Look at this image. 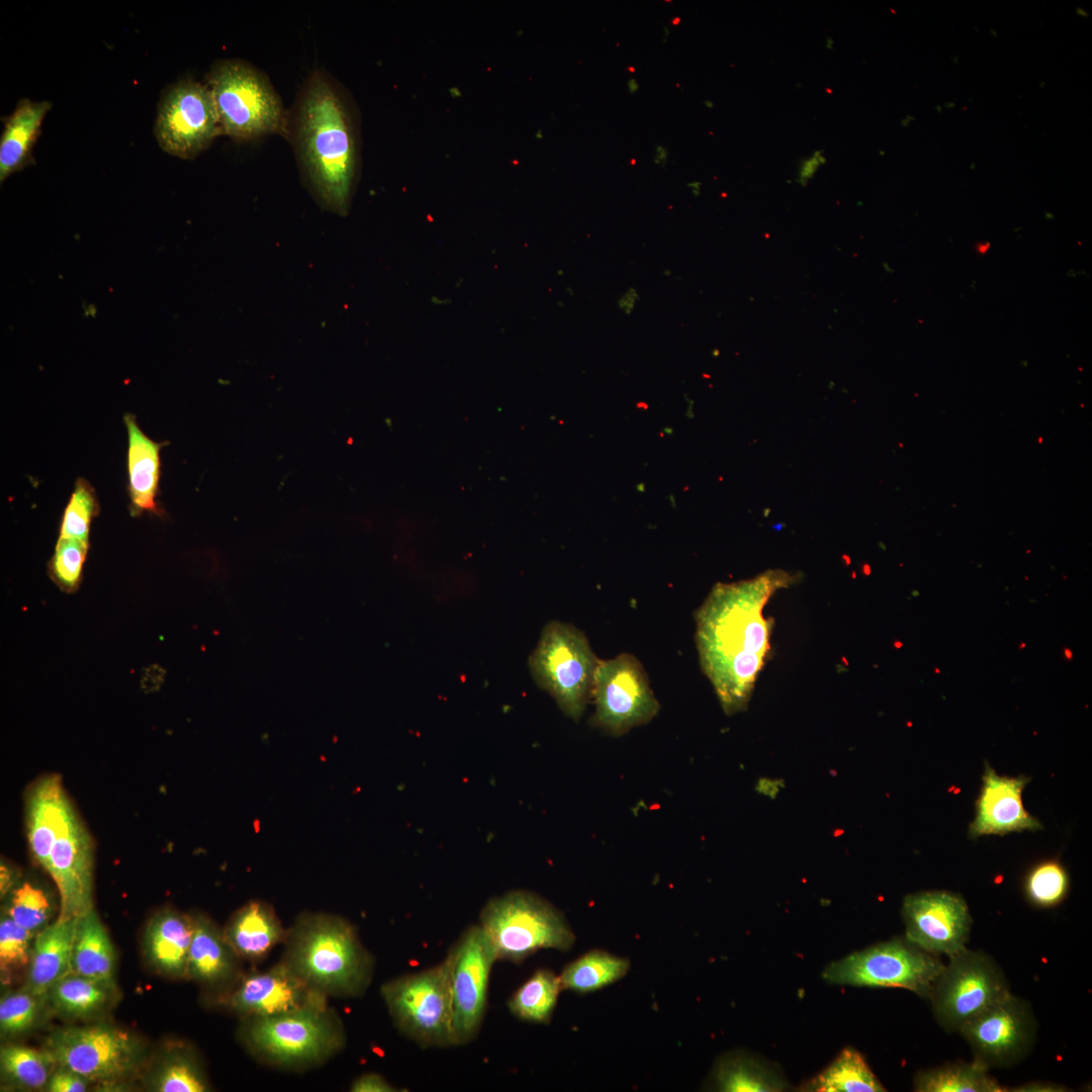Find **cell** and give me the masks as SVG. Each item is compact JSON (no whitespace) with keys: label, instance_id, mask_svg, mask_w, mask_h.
I'll use <instances>...</instances> for the list:
<instances>
[{"label":"cell","instance_id":"cell-1","mask_svg":"<svg viewBox=\"0 0 1092 1092\" xmlns=\"http://www.w3.org/2000/svg\"><path fill=\"white\" fill-rule=\"evenodd\" d=\"M795 580L785 570L768 569L749 579L719 582L696 611L700 664L727 715L745 710L768 654L767 601Z\"/></svg>","mask_w":1092,"mask_h":1092},{"label":"cell","instance_id":"cell-2","mask_svg":"<svg viewBox=\"0 0 1092 1092\" xmlns=\"http://www.w3.org/2000/svg\"><path fill=\"white\" fill-rule=\"evenodd\" d=\"M286 138L315 201L345 215L355 183L356 138L344 96L323 70L311 72L301 86L288 111Z\"/></svg>","mask_w":1092,"mask_h":1092},{"label":"cell","instance_id":"cell-3","mask_svg":"<svg viewBox=\"0 0 1092 1092\" xmlns=\"http://www.w3.org/2000/svg\"><path fill=\"white\" fill-rule=\"evenodd\" d=\"M280 961L328 997L358 998L374 974L373 954L347 919L325 912H303L288 928Z\"/></svg>","mask_w":1092,"mask_h":1092},{"label":"cell","instance_id":"cell-4","mask_svg":"<svg viewBox=\"0 0 1092 1092\" xmlns=\"http://www.w3.org/2000/svg\"><path fill=\"white\" fill-rule=\"evenodd\" d=\"M238 1039L263 1065L288 1071L318 1067L346 1045L340 1015L327 1004L240 1020Z\"/></svg>","mask_w":1092,"mask_h":1092},{"label":"cell","instance_id":"cell-5","mask_svg":"<svg viewBox=\"0 0 1092 1092\" xmlns=\"http://www.w3.org/2000/svg\"><path fill=\"white\" fill-rule=\"evenodd\" d=\"M496 961L519 964L545 948L568 951L575 942L563 913L539 895L515 890L490 899L478 923Z\"/></svg>","mask_w":1092,"mask_h":1092},{"label":"cell","instance_id":"cell-6","mask_svg":"<svg viewBox=\"0 0 1092 1092\" xmlns=\"http://www.w3.org/2000/svg\"><path fill=\"white\" fill-rule=\"evenodd\" d=\"M205 80L223 134L239 142L271 133L286 136L288 111L262 71L244 60L226 59L216 62Z\"/></svg>","mask_w":1092,"mask_h":1092},{"label":"cell","instance_id":"cell-7","mask_svg":"<svg viewBox=\"0 0 1092 1092\" xmlns=\"http://www.w3.org/2000/svg\"><path fill=\"white\" fill-rule=\"evenodd\" d=\"M380 995L395 1028L421 1048L456 1046L450 966H436L382 984Z\"/></svg>","mask_w":1092,"mask_h":1092},{"label":"cell","instance_id":"cell-8","mask_svg":"<svg viewBox=\"0 0 1092 1092\" xmlns=\"http://www.w3.org/2000/svg\"><path fill=\"white\" fill-rule=\"evenodd\" d=\"M598 662L581 630L551 621L544 626L528 666L536 685L555 700L564 715L578 721L590 699Z\"/></svg>","mask_w":1092,"mask_h":1092},{"label":"cell","instance_id":"cell-9","mask_svg":"<svg viewBox=\"0 0 1092 1092\" xmlns=\"http://www.w3.org/2000/svg\"><path fill=\"white\" fill-rule=\"evenodd\" d=\"M943 967L937 956L896 937L832 962L822 978L834 985L902 988L929 999Z\"/></svg>","mask_w":1092,"mask_h":1092},{"label":"cell","instance_id":"cell-10","mask_svg":"<svg viewBox=\"0 0 1092 1092\" xmlns=\"http://www.w3.org/2000/svg\"><path fill=\"white\" fill-rule=\"evenodd\" d=\"M929 996L933 1016L946 1032H959L972 1018L1009 995L1008 980L983 950L965 947L948 957Z\"/></svg>","mask_w":1092,"mask_h":1092},{"label":"cell","instance_id":"cell-11","mask_svg":"<svg viewBox=\"0 0 1092 1092\" xmlns=\"http://www.w3.org/2000/svg\"><path fill=\"white\" fill-rule=\"evenodd\" d=\"M44 1050L57 1066L107 1084L133 1074L144 1058L140 1038L108 1024L59 1028L46 1038Z\"/></svg>","mask_w":1092,"mask_h":1092},{"label":"cell","instance_id":"cell-12","mask_svg":"<svg viewBox=\"0 0 1092 1092\" xmlns=\"http://www.w3.org/2000/svg\"><path fill=\"white\" fill-rule=\"evenodd\" d=\"M590 698L589 723L612 736L649 723L660 709L643 665L630 653L599 659Z\"/></svg>","mask_w":1092,"mask_h":1092},{"label":"cell","instance_id":"cell-13","mask_svg":"<svg viewBox=\"0 0 1092 1092\" xmlns=\"http://www.w3.org/2000/svg\"><path fill=\"white\" fill-rule=\"evenodd\" d=\"M1038 1024L1031 1005L1010 993L969 1020L960 1033L973 1053V1061L991 1069H1007L1032 1051Z\"/></svg>","mask_w":1092,"mask_h":1092},{"label":"cell","instance_id":"cell-14","mask_svg":"<svg viewBox=\"0 0 1092 1092\" xmlns=\"http://www.w3.org/2000/svg\"><path fill=\"white\" fill-rule=\"evenodd\" d=\"M154 132L161 149L194 159L221 134L212 95L205 84L179 80L162 94Z\"/></svg>","mask_w":1092,"mask_h":1092},{"label":"cell","instance_id":"cell-15","mask_svg":"<svg viewBox=\"0 0 1092 1092\" xmlns=\"http://www.w3.org/2000/svg\"><path fill=\"white\" fill-rule=\"evenodd\" d=\"M453 1005L455 1044L473 1040L482 1024L489 977L496 961L479 924L467 927L447 952Z\"/></svg>","mask_w":1092,"mask_h":1092},{"label":"cell","instance_id":"cell-16","mask_svg":"<svg viewBox=\"0 0 1092 1092\" xmlns=\"http://www.w3.org/2000/svg\"><path fill=\"white\" fill-rule=\"evenodd\" d=\"M901 913L904 937L921 949L950 957L967 947L972 917L960 894L944 890L909 894Z\"/></svg>","mask_w":1092,"mask_h":1092},{"label":"cell","instance_id":"cell-17","mask_svg":"<svg viewBox=\"0 0 1092 1092\" xmlns=\"http://www.w3.org/2000/svg\"><path fill=\"white\" fill-rule=\"evenodd\" d=\"M328 999L279 960L266 971L245 972L218 1002L242 1020L327 1004Z\"/></svg>","mask_w":1092,"mask_h":1092},{"label":"cell","instance_id":"cell-18","mask_svg":"<svg viewBox=\"0 0 1092 1092\" xmlns=\"http://www.w3.org/2000/svg\"><path fill=\"white\" fill-rule=\"evenodd\" d=\"M60 894V919L80 917L93 909L92 842L75 810L61 828L46 870Z\"/></svg>","mask_w":1092,"mask_h":1092},{"label":"cell","instance_id":"cell-19","mask_svg":"<svg viewBox=\"0 0 1092 1092\" xmlns=\"http://www.w3.org/2000/svg\"><path fill=\"white\" fill-rule=\"evenodd\" d=\"M1030 782L1026 776H1000L986 761L982 787L976 800V814L969 826V837L1004 835L1013 831L1042 828L1036 817L1026 811L1022 791Z\"/></svg>","mask_w":1092,"mask_h":1092},{"label":"cell","instance_id":"cell-20","mask_svg":"<svg viewBox=\"0 0 1092 1092\" xmlns=\"http://www.w3.org/2000/svg\"><path fill=\"white\" fill-rule=\"evenodd\" d=\"M194 930L189 949L187 979L216 993L226 995L244 975L242 960L226 941L223 931L207 917L194 915Z\"/></svg>","mask_w":1092,"mask_h":1092},{"label":"cell","instance_id":"cell-21","mask_svg":"<svg viewBox=\"0 0 1092 1092\" xmlns=\"http://www.w3.org/2000/svg\"><path fill=\"white\" fill-rule=\"evenodd\" d=\"M124 424L127 431L126 465L130 514L138 517L149 513L162 517L164 511L157 503V495L160 479V450L165 442H156L148 437L131 414L124 416Z\"/></svg>","mask_w":1092,"mask_h":1092},{"label":"cell","instance_id":"cell-22","mask_svg":"<svg viewBox=\"0 0 1092 1092\" xmlns=\"http://www.w3.org/2000/svg\"><path fill=\"white\" fill-rule=\"evenodd\" d=\"M222 931L238 957L251 964L265 960L288 934L273 907L259 900L238 909Z\"/></svg>","mask_w":1092,"mask_h":1092},{"label":"cell","instance_id":"cell-23","mask_svg":"<svg viewBox=\"0 0 1092 1092\" xmlns=\"http://www.w3.org/2000/svg\"><path fill=\"white\" fill-rule=\"evenodd\" d=\"M74 811L56 776L46 777L32 788L27 802L28 845L36 862L47 870L55 840Z\"/></svg>","mask_w":1092,"mask_h":1092},{"label":"cell","instance_id":"cell-24","mask_svg":"<svg viewBox=\"0 0 1092 1092\" xmlns=\"http://www.w3.org/2000/svg\"><path fill=\"white\" fill-rule=\"evenodd\" d=\"M194 930L193 916L165 909L149 922L144 947L150 964L159 973L173 979H187L190 944Z\"/></svg>","mask_w":1092,"mask_h":1092},{"label":"cell","instance_id":"cell-25","mask_svg":"<svg viewBox=\"0 0 1092 1092\" xmlns=\"http://www.w3.org/2000/svg\"><path fill=\"white\" fill-rule=\"evenodd\" d=\"M77 922L78 917L57 918L36 933L25 989L36 995H46L58 980L72 972Z\"/></svg>","mask_w":1092,"mask_h":1092},{"label":"cell","instance_id":"cell-26","mask_svg":"<svg viewBox=\"0 0 1092 1092\" xmlns=\"http://www.w3.org/2000/svg\"><path fill=\"white\" fill-rule=\"evenodd\" d=\"M51 107L50 101L20 99L14 111L5 118L0 138L1 182L33 162L32 148Z\"/></svg>","mask_w":1092,"mask_h":1092},{"label":"cell","instance_id":"cell-27","mask_svg":"<svg viewBox=\"0 0 1092 1092\" xmlns=\"http://www.w3.org/2000/svg\"><path fill=\"white\" fill-rule=\"evenodd\" d=\"M147 1087L156 1092H205L211 1088L198 1054L183 1041L164 1049L148 1075Z\"/></svg>","mask_w":1092,"mask_h":1092},{"label":"cell","instance_id":"cell-28","mask_svg":"<svg viewBox=\"0 0 1092 1092\" xmlns=\"http://www.w3.org/2000/svg\"><path fill=\"white\" fill-rule=\"evenodd\" d=\"M116 954L113 943L94 909L78 917L72 952V972L113 982Z\"/></svg>","mask_w":1092,"mask_h":1092},{"label":"cell","instance_id":"cell-29","mask_svg":"<svg viewBox=\"0 0 1092 1092\" xmlns=\"http://www.w3.org/2000/svg\"><path fill=\"white\" fill-rule=\"evenodd\" d=\"M113 982L99 981L73 972L58 980L46 994L59 1013L84 1018L107 1007L114 998Z\"/></svg>","mask_w":1092,"mask_h":1092},{"label":"cell","instance_id":"cell-30","mask_svg":"<svg viewBox=\"0 0 1092 1092\" xmlns=\"http://www.w3.org/2000/svg\"><path fill=\"white\" fill-rule=\"evenodd\" d=\"M786 1082L767 1064L742 1052L721 1057L712 1072V1087L726 1092L782 1091Z\"/></svg>","mask_w":1092,"mask_h":1092},{"label":"cell","instance_id":"cell-31","mask_svg":"<svg viewBox=\"0 0 1092 1092\" xmlns=\"http://www.w3.org/2000/svg\"><path fill=\"white\" fill-rule=\"evenodd\" d=\"M630 961L607 950L592 949L567 964L559 975L562 990L592 993L624 978Z\"/></svg>","mask_w":1092,"mask_h":1092},{"label":"cell","instance_id":"cell-32","mask_svg":"<svg viewBox=\"0 0 1092 1092\" xmlns=\"http://www.w3.org/2000/svg\"><path fill=\"white\" fill-rule=\"evenodd\" d=\"M989 1071L975 1061L944 1064L917 1072L913 1087L917 1092L1007 1091L989 1074Z\"/></svg>","mask_w":1092,"mask_h":1092},{"label":"cell","instance_id":"cell-33","mask_svg":"<svg viewBox=\"0 0 1092 1092\" xmlns=\"http://www.w3.org/2000/svg\"><path fill=\"white\" fill-rule=\"evenodd\" d=\"M805 1091L883 1092L886 1088L875 1076L863 1057L852 1048L844 1049L820 1074L810 1080Z\"/></svg>","mask_w":1092,"mask_h":1092},{"label":"cell","instance_id":"cell-34","mask_svg":"<svg viewBox=\"0 0 1092 1092\" xmlns=\"http://www.w3.org/2000/svg\"><path fill=\"white\" fill-rule=\"evenodd\" d=\"M561 991L559 976L548 969H539L514 992L508 1001V1008L523 1021L547 1024Z\"/></svg>","mask_w":1092,"mask_h":1092},{"label":"cell","instance_id":"cell-35","mask_svg":"<svg viewBox=\"0 0 1092 1092\" xmlns=\"http://www.w3.org/2000/svg\"><path fill=\"white\" fill-rule=\"evenodd\" d=\"M56 1067L57 1064L44 1049L38 1051L10 1044L2 1046L0 1051L2 1080L18 1088L44 1090Z\"/></svg>","mask_w":1092,"mask_h":1092},{"label":"cell","instance_id":"cell-36","mask_svg":"<svg viewBox=\"0 0 1092 1092\" xmlns=\"http://www.w3.org/2000/svg\"><path fill=\"white\" fill-rule=\"evenodd\" d=\"M1068 890V873L1056 859H1048L1035 864L1024 881L1027 899L1041 908L1060 904L1065 899Z\"/></svg>","mask_w":1092,"mask_h":1092},{"label":"cell","instance_id":"cell-37","mask_svg":"<svg viewBox=\"0 0 1092 1092\" xmlns=\"http://www.w3.org/2000/svg\"><path fill=\"white\" fill-rule=\"evenodd\" d=\"M98 511L99 506L94 488L86 479L78 478L63 513L60 537L88 542L90 525Z\"/></svg>","mask_w":1092,"mask_h":1092},{"label":"cell","instance_id":"cell-38","mask_svg":"<svg viewBox=\"0 0 1092 1092\" xmlns=\"http://www.w3.org/2000/svg\"><path fill=\"white\" fill-rule=\"evenodd\" d=\"M87 550V541L59 537L49 562V574L61 590L73 593L78 588Z\"/></svg>","mask_w":1092,"mask_h":1092},{"label":"cell","instance_id":"cell-39","mask_svg":"<svg viewBox=\"0 0 1092 1092\" xmlns=\"http://www.w3.org/2000/svg\"><path fill=\"white\" fill-rule=\"evenodd\" d=\"M43 997L46 995H36L25 988L2 997L0 1002L1 1034L14 1036L31 1029L39 1019Z\"/></svg>","mask_w":1092,"mask_h":1092},{"label":"cell","instance_id":"cell-40","mask_svg":"<svg viewBox=\"0 0 1092 1092\" xmlns=\"http://www.w3.org/2000/svg\"><path fill=\"white\" fill-rule=\"evenodd\" d=\"M6 914L36 934L50 924L52 905L41 889L24 883L12 892Z\"/></svg>","mask_w":1092,"mask_h":1092},{"label":"cell","instance_id":"cell-41","mask_svg":"<svg viewBox=\"0 0 1092 1092\" xmlns=\"http://www.w3.org/2000/svg\"><path fill=\"white\" fill-rule=\"evenodd\" d=\"M35 933L15 922L7 914L0 921V969L2 974L29 965Z\"/></svg>","mask_w":1092,"mask_h":1092},{"label":"cell","instance_id":"cell-42","mask_svg":"<svg viewBox=\"0 0 1092 1092\" xmlns=\"http://www.w3.org/2000/svg\"><path fill=\"white\" fill-rule=\"evenodd\" d=\"M90 1082L80 1074L63 1066H57L44 1088L49 1092H84Z\"/></svg>","mask_w":1092,"mask_h":1092},{"label":"cell","instance_id":"cell-43","mask_svg":"<svg viewBox=\"0 0 1092 1092\" xmlns=\"http://www.w3.org/2000/svg\"><path fill=\"white\" fill-rule=\"evenodd\" d=\"M352 1092H394L397 1089L377 1073H365L356 1078L351 1086Z\"/></svg>","mask_w":1092,"mask_h":1092},{"label":"cell","instance_id":"cell-44","mask_svg":"<svg viewBox=\"0 0 1092 1092\" xmlns=\"http://www.w3.org/2000/svg\"><path fill=\"white\" fill-rule=\"evenodd\" d=\"M824 162L825 159L820 152H816L812 157L804 160L799 169L798 182L805 185Z\"/></svg>","mask_w":1092,"mask_h":1092},{"label":"cell","instance_id":"cell-45","mask_svg":"<svg viewBox=\"0 0 1092 1092\" xmlns=\"http://www.w3.org/2000/svg\"><path fill=\"white\" fill-rule=\"evenodd\" d=\"M639 299L640 297L637 289L630 287L618 298L617 306L624 314L628 315L633 312Z\"/></svg>","mask_w":1092,"mask_h":1092},{"label":"cell","instance_id":"cell-46","mask_svg":"<svg viewBox=\"0 0 1092 1092\" xmlns=\"http://www.w3.org/2000/svg\"><path fill=\"white\" fill-rule=\"evenodd\" d=\"M1012 1091H1024V1092H1026V1091H1040V1092H1042V1091H1049V1092L1057 1091L1058 1092V1091H1066V1089H1065V1087H1063V1086H1061L1059 1084H1056V1083L1043 1082V1081H1035V1082L1026 1083L1024 1085H1021L1020 1087H1016V1088L1014 1087V1089H1012Z\"/></svg>","mask_w":1092,"mask_h":1092},{"label":"cell","instance_id":"cell-47","mask_svg":"<svg viewBox=\"0 0 1092 1092\" xmlns=\"http://www.w3.org/2000/svg\"><path fill=\"white\" fill-rule=\"evenodd\" d=\"M12 871H10L5 864H1V894H6L12 886Z\"/></svg>","mask_w":1092,"mask_h":1092},{"label":"cell","instance_id":"cell-48","mask_svg":"<svg viewBox=\"0 0 1092 1092\" xmlns=\"http://www.w3.org/2000/svg\"><path fill=\"white\" fill-rule=\"evenodd\" d=\"M667 159H668V151H667V149L662 145H657L655 147V149H654V159H653L654 163L657 166L663 168L667 163Z\"/></svg>","mask_w":1092,"mask_h":1092},{"label":"cell","instance_id":"cell-49","mask_svg":"<svg viewBox=\"0 0 1092 1092\" xmlns=\"http://www.w3.org/2000/svg\"><path fill=\"white\" fill-rule=\"evenodd\" d=\"M701 186H702V184H701V182H699V181H694V182H690V183H688V187L690 188V190H691L692 194H693V195H694L695 197H698V196L700 195V192H701Z\"/></svg>","mask_w":1092,"mask_h":1092},{"label":"cell","instance_id":"cell-50","mask_svg":"<svg viewBox=\"0 0 1092 1092\" xmlns=\"http://www.w3.org/2000/svg\"><path fill=\"white\" fill-rule=\"evenodd\" d=\"M639 88H640V85L638 84L636 79L631 78V79H629L627 81V89H628L630 94H635L639 90Z\"/></svg>","mask_w":1092,"mask_h":1092},{"label":"cell","instance_id":"cell-51","mask_svg":"<svg viewBox=\"0 0 1092 1092\" xmlns=\"http://www.w3.org/2000/svg\"><path fill=\"white\" fill-rule=\"evenodd\" d=\"M989 248H990L989 243H981V244L977 245L976 250L980 254H985L989 250Z\"/></svg>","mask_w":1092,"mask_h":1092},{"label":"cell","instance_id":"cell-52","mask_svg":"<svg viewBox=\"0 0 1092 1092\" xmlns=\"http://www.w3.org/2000/svg\"><path fill=\"white\" fill-rule=\"evenodd\" d=\"M1064 653H1065V656H1066V658H1067V659H1069V660H1070V659H1072V658H1073V653H1072V651H1071V650H1070L1069 648H1065V649H1064Z\"/></svg>","mask_w":1092,"mask_h":1092},{"label":"cell","instance_id":"cell-53","mask_svg":"<svg viewBox=\"0 0 1092 1092\" xmlns=\"http://www.w3.org/2000/svg\"><path fill=\"white\" fill-rule=\"evenodd\" d=\"M664 31H665V33H664L663 36L666 38L669 35V31H668L667 27H664Z\"/></svg>","mask_w":1092,"mask_h":1092},{"label":"cell","instance_id":"cell-54","mask_svg":"<svg viewBox=\"0 0 1092 1092\" xmlns=\"http://www.w3.org/2000/svg\"><path fill=\"white\" fill-rule=\"evenodd\" d=\"M679 21H680V19H679V18H674V19H672V20H671V23H672V24H676V23H678Z\"/></svg>","mask_w":1092,"mask_h":1092},{"label":"cell","instance_id":"cell-55","mask_svg":"<svg viewBox=\"0 0 1092 1092\" xmlns=\"http://www.w3.org/2000/svg\"><path fill=\"white\" fill-rule=\"evenodd\" d=\"M705 105H706V106H708V107L710 108V107H712V106H713V103H710V102L706 101V102H705Z\"/></svg>","mask_w":1092,"mask_h":1092},{"label":"cell","instance_id":"cell-56","mask_svg":"<svg viewBox=\"0 0 1092 1092\" xmlns=\"http://www.w3.org/2000/svg\"><path fill=\"white\" fill-rule=\"evenodd\" d=\"M1024 647H1025V643H1021L1020 646H1019L1020 649H1023Z\"/></svg>","mask_w":1092,"mask_h":1092},{"label":"cell","instance_id":"cell-57","mask_svg":"<svg viewBox=\"0 0 1092 1092\" xmlns=\"http://www.w3.org/2000/svg\"><path fill=\"white\" fill-rule=\"evenodd\" d=\"M935 672H936V673H939V669H938V668H935Z\"/></svg>","mask_w":1092,"mask_h":1092}]
</instances>
